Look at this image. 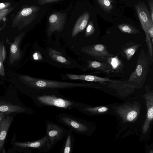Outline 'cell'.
Masks as SVG:
<instances>
[{"label": "cell", "mask_w": 153, "mask_h": 153, "mask_svg": "<svg viewBox=\"0 0 153 153\" xmlns=\"http://www.w3.org/2000/svg\"><path fill=\"white\" fill-rule=\"evenodd\" d=\"M30 95L39 107H52L62 110L75 107L78 102L61 94L58 89L29 88Z\"/></svg>", "instance_id": "6da1fadb"}, {"label": "cell", "mask_w": 153, "mask_h": 153, "mask_svg": "<svg viewBox=\"0 0 153 153\" xmlns=\"http://www.w3.org/2000/svg\"><path fill=\"white\" fill-rule=\"evenodd\" d=\"M20 80L28 88L36 89H67L75 88H94V83L76 82L33 77L27 75L19 76Z\"/></svg>", "instance_id": "7a4b0ae2"}, {"label": "cell", "mask_w": 153, "mask_h": 153, "mask_svg": "<svg viewBox=\"0 0 153 153\" xmlns=\"http://www.w3.org/2000/svg\"><path fill=\"white\" fill-rule=\"evenodd\" d=\"M150 62L148 56L142 49L137 61L135 69L132 72L127 82L135 89L143 87L148 73Z\"/></svg>", "instance_id": "3957f363"}, {"label": "cell", "mask_w": 153, "mask_h": 153, "mask_svg": "<svg viewBox=\"0 0 153 153\" xmlns=\"http://www.w3.org/2000/svg\"><path fill=\"white\" fill-rule=\"evenodd\" d=\"M54 118L57 122L67 127L71 132L84 134L89 130V123L84 120L65 113L56 114Z\"/></svg>", "instance_id": "277c9868"}, {"label": "cell", "mask_w": 153, "mask_h": 153, "mask_svg": "<svg viewBox=\"0 0 153 153\" xmlns=\"http://www.w3.org/2000/svg\"><path fill=\"white\" fill-rule=\"evenodd\" d=\"M113 111L124 122L135 121L139 117L141 110L140 104L135 101L133 103L126 102L118 106L111 105Z\"/></svg>", "instance_id": "5b68a950"}, {"label": "cell", "mask_w": 153, "mask_h": 153, "mask_svg": "<svg viewBox=\"0 0 153 153\" xmlns=\"http://www.w3.org/2000/svg\"><path fill=\"white\" fill-rule=\"evenodd\" d=\"M46 134L50 144L54 146L59 141L65 136L68 131L63 126L45 119Z\"/></svg>", "instance_id": "8992f818"}, {"label": "cell", "mask_w": 153, "mask_h": 153, "mask_svg": "<svg viewBox=\"0 0 153 153\" xmlns=\"http://www.w3.org/2000/svg\"><path fill=\"white\" fill-rule=\"evenodd\" d=\"M102 88L105 87L116 92L117 94L122 97H126L134 91L135 87L128 83L127 81L114 80L112 82L101 83Z\"/></svg>", "instance_id": "52a82bcc"}, {"label": "cell", "mask_w": 153, "mask_h": 153, "mask_svg": "<svg viewBox=\"0 0 153 153\" xmlns=\"http://www.w3.org/2000/svg\"><path fill=\"white\" fill-rule=\"evenodd\" d=\"M62 80L80 81L89 83H102L112 82L114 80L105 77H102L87 74H78L67 73L60 74Z\"/></svg>", "instance_id": "ba28073f"}, {"label": "cell", "mask_w": 153, "mask_h": 153, "mask_svg": "<svg viewBox=\"0 0 153 153\" xmlns=\"http://www.w3.org/2000/svg\"><path fill=\"white\" fill-rule=\"evenodd\" d=\"M84 51L86 53L99 61L105 62L107 58L114 56V55L108 51L106 46L102 44L86 47Z\"/></svg>", "instance_id": "9c48e42d"}, {"label": "cell", "mask_w": 153, "mask_h": 153, "mask_svg": "<svg viewBox=\"0 0 153 153\" xmlns=\"http://www.w3.org/2000/svg\"><path fill=\"white\" fill-rule=\"evenodd\" d=\"M75 107L79 111L89 116L107 114L113 110L111 106H93L79 102Z\"/></svg>", "instance_id": "30bf717a"}, {"label": "cell", "mask_w": 153, "mask_h": 153, "mask_svg": "<svg viewBox=\"0 0 153 153\" xmlns=\"http://www.w3.org/2000/svg\"><path fill=\"white\" fill-rule=\"evenodd\" d=\"M14 144L21 148H30L38 149L40 152L49 151L53 146L50 143L46 135L37 140L25 142H16Z\"/></svg>", "instance_id": "8fae6325"}, {"label": "cell", "mask_w": 153, "mask_h": 153, "mask_svg": "<svg viewBox=\"0 0 153 153\" xmlns=\"http://www.w3.org/2000/svg\"><path fill=\"white\" fill-rule=\"evenodd\" d=\"M146 93L143 97L146 108V120L143 129V132H146L148 129L149 125L153 119V91L149 89L148 86L146 87Z\"/></svg>", "instance_id": "7c38bea8"}, {"label": "cell", "mask_w": 153, "mask_h": 153, "mask_svg": "<svg viewBox=\"0 0 153 153\" xmlns=\"http://www.w3.org/2000/svg\"><path fill=\"white\" fill-rule=\"evenodd\" d=\"M142 27L144 32L147 25L152 22L149 11L144 2H139L134 5Z\"/></svg>", "instance_id": "4fadbf2b"}, {"label": "cell", "mask_w": 153, "mask_h": 153, "mask_svg": "<svg viewBox=\"0 0 153 153\" xmlns=\"http://www.w3.org/2000/svg\"><path fill=\"white\" fill-rule=\"evenodd\" d=\"M0 113H6L8 114L11 113H26L34 114V112L27 107H24L19 105L1 100L0 101Z\"/></svg>", "instance_id": "5bb4252c"}, {"label": "cell", "mask_w": 153, "mask_h": 153, "mask_svg": "<svg viewBox=\"0 0 153 153\" xmlns=\"http://www.w3.org/2000/svg\"><path fill=\"white\" fill-rule=\"evenodd\" d=\"M87 64L80 69L82 71H92L97 73H108L111 72V68L108 64L104 61L93 60L87 61Z\"/></svg>", "instance_id": "9a60e30c"}, {"label": "cell", "mask_w": 153, "mask_h": 153, "mask_svg": "<svg viewBox=\"0 0 153 153\" xmlns=\"http://www.w3.org/2000/svg\"><path fill=\"white\" fill-rule=\"evenodd\" d=\"M13 117L7 116L0 123V151L3 147L8 129Z\"/></svg>", "instance_id": "2e32d148"}, {"label": "cell", "mask_w": 153, "mask_h": 153, "mask_svg": "<svg viewBox=\"0 0 153 153\" xmlns=\"http://www.w3.org/2000/svg\"><path fill=\"white\" fill-rule=\"evenodd\" d=\"M141 46L140 44L130 42L122 46L120 53L127 60L129 61Z\"/></svg>", "instance_id": "e0dca14e"}, {"label": "cell", "mask_w": 153, "mask_h": 153, "mask_svg": "<svg viewBox=\"0 0 153 153\" xmlns=\"http://www.w3.org/2000/svg\"><path fill=\"white\" fill-rule=\"evenodd\" d=\"M90 15L88 13L85 12L79 17L74 28L72 36L74 37L79 32L83 30L86 27L89 20Z\"/></svg>", "instance_id": "ac0fdd59"}, {"label": "cell", "mask_w": 153, "mask_h": 153, "mask_svg": "<svg viewBox=\"0 0 153 153\" xmlns=\"http://www.w3.org/2000/svg\"><path fill=\"white\" fill-rule=\"evenodd\" d=\"M111 66V72L115 73H120L124 69V65L122 60L117 55L114 56L108 57L105 61Z\"/></svg>", "instance_id": "d6986e66"}, {"label": "cell", "mask_w": 153, "mask_h": 153, "mask_svg": "<svg viewBox=\"0 0 153 153\" xmlns=\"http://www.w3.org/2000/svg\"><path fill=\"white\" fill-rule=\"evenodd\" d=\"M65 136L62 153H71L74 141L72 132L68 130Z\"/></svg>", "instance_id": "ffe728a7"}, {"label": "cell", "mask_w": 153, "mask_h": 153, "mask_svg": "<svg viewBox=\"0 0 153 153\" xmlns=\"http://www.w3.org/2000/svg\"><path fill=\"white\" fill-rule=\"evenodd\" d=\"M62 20L61 16L59 14H54L51 15L49 18V29H52V31L58 29L59 28L57 24L61 25Z\"/></svg>", "instance_id": "44dd1931"}, {"label": "cell", "mask_w": 153, "mask_h": 153, "mask_svg": "<svg viewBox=\"0 0 153 153\" xmlns=\"http://www.w3.org/2000/svg\"><path fill=\"white\" fill-rule=\"evenodd\" d=\"M15 43L12 44L10 47V55L9 62L10 64H13L15 61L18 60L20 57L18 42L19 41L16 39Z\"/></svg>", "instance_id": "7402d4cb"}, {"label": "cell", "mask_w": 153, "mask_h": 153, "mask_svg": "<svg viewBox=\"0 0 153 153\" xmlns=\"http://www.w3.org/2000/svg\"><path fill=\"white\" fill-rule=\"evenodd\" d=\"M118 29L122 32L129 34H136L140 33V31L130 24L123 23L117 26Z\"/></svg>", "instance_id": "603a6c76"}, {"label": "cell", "mask_w": 153, "mask_h": 153, "mask_svg": "<svg viewBox=\"0 0 153 153\" xmlns=\"http://www.w3.org/2000/svg\"><path fill=\"white\" fill-rule=\"evenodd\" d=\"M97 3L100 7L104 11L107 13H110L113 8L111 4L113 1L111 0H97Z\"/></svg>", "instance_id": "cb8c5ba5"}, {"label": "cell", "mask_w": 153, "mask_h": 153, "mask_svg": "<svg viewBox=\"0 0 153 153\" xmlns=\"http://www.w3.org/2000/svg\"><path fill=\"white\" fill-rule=\"evenodd\" d=\"M146 34V41L148 49V57L150 63L151 65L153 64V50L152 44L151 39L148 34L147 33H145Z\"/></svg>", "instance_id": "d4e9b609"}, {"label": "cell", "mask_w": 153, "mask_h": 153, "mask_svg": "<svg viewBox=\"0 0 153 153\" xmlns=\"http://www.w3.org/2000/svg\"><path fill=\"white\" fill-rule=\"evenodd\" d=\"M95 31V28L93 22L90 21L88 23L86 30L85 35L86 36H88L91 35L93 34Z\"/></svg>", "instance_id": "484cf974"}, {"label": "cell", "mask_w": 153, "mask_h": 153, "mask_svg": "<svg viewBox=\"0 0 153 153\" xmlns=\"http://www.w3.org/2000/svg\"><path fill=\"white\" fill-rule=\"evenodd\" d=\"M147 33L151 39L152 44L153 43V23L151 22L146 27V31L145 33Z\"/></svg>", "instance_id": "4316f807"}, {"label": "cell", "mask_w": 153, "mask_h": 153, "mask_svg": "<svg viewBox=\"0 0 153 153\" xmlns=\"http://www.w3.org/2000/svg\"><path fill=\"white\" fill-rule=\"evenodd\" d=\"M32 12V10L31 8L30 7H26L23 9L22 10L21 13L22 15L26 16L30 14Z\"/></svg>", "instance_id": "83f0119b"}, {"label": "cell", "mask_w": 153, "mask_h": 153, "mask_svg": "<svg viewBox=\"0 0 153 153\" xmlns=\"http://www.w3.org/2000/svg\"><path fill=\"white\" fill-rule=\"evenodd\" d=\"M148 4L150 9L149 12L152 22H153V0H149L148 1Z\"/></svg>", "instance_id": "f1b7e54d"}, {"label": "cell", "mask_w": 153, "mask_h": 153, "mask_svg": "<svg viewBox=\"0 0 153 153\" xmlns=\"http://www.w3.org/2000/svg\"><path fill=\"white\" fill-rule=\"evenodd\" d=\"M0 75L2 76H5L2 60L0 61Z\"/></svg>", "instance_id": "f546056e"}, {"label": "cell", "mask_w": 153, "mask_h": 153, "mask_svg": "<svg viewBox=\"0 0 153 153\" xmlns=\"http://www.w3.org/2000/svg\"><path fill=\"white\" fill-rule=\"evenodd\" d=\"M33 58L36 60H40L42 59V57L38 53L36 52L33 55Z\"/></svg>", "instance_id": "4dcf8cb0"}, {"label": "cell", "mask_w": 153, "mask_h": 153, "mask_svg": "<svg viewBox=\"0 0 153 153\" xmlns=\"http://www.w3.org/2000/svg\"><path fill=\"white\" fill-rule=\"evenodd\" d=\"M9 114L4 113H0V123Z\"/></svg>", "instance_id": "1f68e13d"}, {"label": "cell", "mask_w": 153, "mask_h": 153, "mask_svg": "<svg viewBox=\"0 0 153 153\" xmlns=\"http://www.w3.org/2000/svg\"><path fill=\"white\" fill-rule=\"evenodd\" d=\"M58 0H42L40 1V4H45V3H51L54 2H56L57 1H58Z\"/></svg>", "instance_id": "d6a6232c"}, {"label": "cell", "mask_w": 153, "mask_h": 153, "mask_svg": "<svg viewBox=\"0 0 153 153\" xmlns=\"http://www.w3.org/2000/svg\"><path fill=\"white\" fill-rule=\"evenodd\" d=\"M6 56V51L4 46H3L2 49V59L3 61L5 59Z\"/></svg>", "instance_id": "836d02e7"}, {"label": "cell", "mask_w": 153, "mask_h": 153, "mask_svg": "<svg viewBox=\"0 0 153 153\" xmlns=\"http://www.w3.org/2000/svg\"><path fill=\"white\" fill-rule=\"evenodd\" d=\"M2 46L0 45V61L2 60Z\"/></svg>", "instance_id": "e575fe53"}, {"label": "cell", "mask_w": 153, "mask_h": 153, "mask_svg": "<svg viewBox=\"0 0 153 153\" xmlns=\"http://www.w3.org/2000/svg\"><path fill=\"white\" fill-rule=\"evenodd\" d=\"M5 7V4L3 3H0V9H2Z\"/></svg>", "instance_id": "d590c367"}, {"label": "cell", "mask_w": 153, "mask_h": 153, "mask_svg": "<svg viewBox=\"0 0 153 153\" xmlns=\"http://www.w3.org/2000/svg\"><path fill=\"white\" fill-rule=\"evenodd\" d=\"M2 153H6L5 150L4 148H3Z\"/></svg>", "instance_id": "8d00e7d4"}, {"label": "cell", "mask_w": 153, "mask_h": 153, "mask_svg": "<svg viewBox=\"0 0 153 153\" xmlns=\"http://www.w3.org/2000/svg\"><path fill=\"white\" fill-rule=\"evenodd\" d=\"M149 153H153L152 150H150L149 151Z\"/></svg>", "instance_id": "74e56055"}, {"label": "cell", "mask_w": 153, "mask_h": 153, "mask_svg": "<svg viewBox=\"0 0 153 153\" xmlns=\"http://www.w3.org/2000/svg\"><path fill=\"white\" fill-rule=\"evenodd\" d=\"M61 153H62V149L61 151Z\"/></svg>", "instance_id": "f35d334b"}]
</instances>
